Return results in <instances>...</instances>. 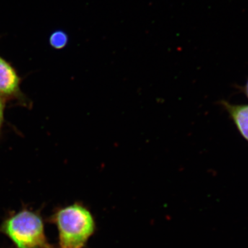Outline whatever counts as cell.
<instances>
[{
	"label": "cell",
	"instance_id": "obj_1",
	"mask_svg": "<svg viewBox=\"0 0 248 248\" xmlns=\"http://www.w3.org/2000/svg\"><path fill=\"white\" fill-rule=\"evenodd\" d=\"M56 223L62 248H81L94 233V218L89 210L79 204L62 209Z\"/></svg>",
	"mask_w": 248,
	"mask_h": 248
},
{
	"label": "cell",
	"instance_id": "obj_2",
	"mask_svg": "<svg viewBox=\"0 0 248 248\" xmlns=\"http://www.w3.org/2000/svg\"><path fill=\"white\" fill-rule=\"evenodd\" d=\"M3 231L17 248H50L43 221L32 212L23 210L11 217L5 222Z\"/></svg>",
	"mask_w": 248,
	"mask_h": 248
},
{
	"label": "cell",
	"instance_id": "obj_3",
	"mask_svg": "<svg viewBox=\"0 0 248 248\" xmlns=\"http://www.w3.org/2000/svg\"><path fill=\"white\" fill-rule=\"evenodd\" d=\"M21 79L14 66L0 56V97L6 99L22 100Z\"/></svg>",
	"mask_w": 248,
	"mask_h": 248
},
{
	"label": "cell",
	"instance_id": "obj_4",
	"mask_svg": "<svg viewBox=\"0 0 248 248\" xmlns=\"http://www.w3.org/2000/svg\"><path fill=\"white\" fill-rule=\"evenodd\" d=\"M220 104L231 116L241 136L248 142V105H236L226 101H221Z\"/></svg>",
	"mask_w": 248,
	"mask_h": 248
},
{
	"label": "cell",
	"instance_id": "obj_5",
	"mask_svg": "<svg viewBox=\"0 0 248 248\" xmlns=\"http://www.w3.org/2000/svg\"><path fill=\"white\" fill-rule=\"evenodd\" d=\"M68 35L63 31H56L50 37V45L54 48L58 49V50L64 48L68 44Z\"/></svg>",
	"mask_w": 248,
	"mask_h": 248
},
{
	"label": "cell",
	"instance_id": "obj_6",
	"mask_svg": "<svg viewBox=\"0 0 248 248\" xmlns=\"http://www.w3.org/2000/svg\"><path fill=\"white\" fill-rule=\"evenodd\" d=\"M5 100L0 97V131L2 128L4 120Z\"/></svg>",
	"mask_w": 248,
	"mask_h": 248
},
{
	"label": "cell",
	"instance_id": "obj_7",
	"mask_svg": "<svg viewBox=\"0 0 248 248\" xmlns=\"http://www.w3.org/2000/svg\"><path fill=\"white\" fill-rule=\"evenodd\" d=\"M243 92L244 93V94H246V97H247L248 99V81L244 86V88H243Z\"/></svg>",
	"mask_w": 248,
	"mask_h": 248
}]
</instances>
